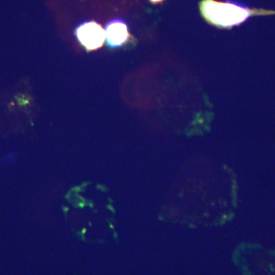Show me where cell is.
<instances>
[{
	"label": "cell",
	"mask_w": 275,
	"mask_h": 275,
	"mask_svg": "<svg viewBox=\"0 0 275 275\" xmlns=\"http://www.w3.org/2000/svg\"><path fill=\"white\" fill-rule=\"evenodd\" d=\"M199 8L202 17L209 25L220 29H232L251 16L275 14L273 10L250 8L234 0H201Z\"/></svg>",
	"instance_id": "cell-1"
},
{
	"label": "cell",
	"mask_w": 275,
	"mask_h": 275,
	"mask_svg": "<svg viewBox=\"0 0 275 275\" xmlns=\"http://www.w3.org/2000/svg\"><path fill=\"white\" fill-rule=\"evenodd\" d=\"M75 35L87 51L101 48L106 40L105 28L95 21H85L80 25L76 28Z\"/></svg>",
	"instance_id": "cell-2"
},
{
	"label": "cell",
	"mask_w": 275,
	"mask_h": 275,
	"mask_svg": "<svg viewBox=\"0 0 275 275\" xmlns=\"http://www.w3.org/2000/svg\"><path fill=\"white\" fill-rule=\"evenodd\" d=\"M107 45L111 48H117L126 44L132 37L125 21L115 19L106 25L105 28Z\"/></svg>",
	"instance_id": "cell-3"
},
{
	"label": "cell",
	"mask_w": 275,
	"mask_h": 275,
	"mask_svg": "<svg viewBox=\"0 0 275 275\" xmlns=\"http://www.w3.org/2000/svg\"><path fill=\"white\" fill-rule=\"evenodd\" d=\"M149 1L153 4V5H156V4L161 3V2H163L164 1H165V0H149Z\"/></svg>",
	"instance_id": "cell-4"
}]
</instances>
